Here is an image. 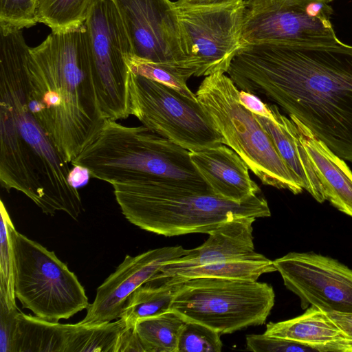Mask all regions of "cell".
<instances>
[{
    "label": "cell",
    "instance_id": "1f68e13d",
    "mask_svg": "<svg viewBox=\"0 0 352 352\" xmlns=\"http://www.w3.org/2000/svg\"><path fill=\"white\" fill-rule=\"evenodd\" d=\"M19 308L10 309L0 301V352H12Z\"/></svg>",
    "mask_w": 352,
    "mask_h": 352
},
{
    "label": "cell",
    "instance_id": "5b68a950",
    "mask_svg": "<svg viewBox=\"0 0 352 352\" xmlns=\"http://www.w3.org/2000/svg\"><path fill=\"white\" fill-rule=\"evenodd\" d=\"M91 177L115 183L162 179L213 192L190 160V151L144 125L105 120L93 140L71 162Z\"/></svg>",
    "mask_w": 352,
    "mask_h": 352
},
{
    "label": "cell",
    "instance_id": "ac0fdd59",
    "mask_svg": "<svg viewBox=\"0 0 352 352\" xmlns=\"http://www.w3.org/2000/svg\"><path fill=\"white\" fill-rule=\"evenodd\" d=\"M296 124L300 140L310 159L321 184L324 197L339 211L352 217V172L342 158L297 118L289 116Z\"/></svg>",
    "mask_w": 352,
    "mask_h": 352
},
{
    "label": "cell",
    "instance_id": "ba28073f",
    "mask_svg": "<svg viewBox=\"0 0 352 352\" xmlns=\"http://www.w3.org/2000/svg\"><path fill=\"white\" fill-rule=\"evenodd\" d=\"M14 294L23 308L52 322L68 319L90 305L77 276L52 251L10 226Z\"/></svg>",
    "mask_w": 352,
    "mask_h": 352
},
{
    "label": "cell",
    "instance_id": "d4e9b609",
    "mask_svg": "<svg viewBox=\"0 0 352 352\" xmlns=\"http://www.w3.org/2000/svg\"><path fill=\"white\" fill-rule=\"evenodd\" d=\"M185 321L176 313L162 314L138 321L135 330L144 352H177V345Z\"/></svg>",
    "mask_w": 352,
    "mask_h": 352
},
{
    "label": "cell",
    "instance_id": "52a82bcc",
    "mask_svg": "<svg viewBox=\"0 0 352 352\" xmlns=\"http://www.w3.org/2000/svg\"><path fill=\"white\" fill-rule=\"evenodd\" d=\"M267 283L202 277L180 282L170 311L221 333L263 324L274 305Z\"/></svg>",
    "mask_w": 352,
    "mask_h": 352
},
{
    "label": "cell",
    "instance_id": "d6986e66",
    "mask_svg": "<svg viewBox=\"0 0 352 352\" xmlns=\"http://www.w3.org/2000/svg\"><path fill=\"white\" fill-rule=\"evenodd\" d=\"M264 333L309 346L319 352H352V341L324 311L314 306H309L304 314L296 318L269 322Z\"/></svg>",
    "mask_w": 352,
    "mask_h": 352
},
{
    "label": "cell",
    "instance_id": "cb8c5ba5",
    "mask_svg": "<svg viewBox=\"0 0 352 352\" xmlns=\"http://www.w3.org/2000/svg\"><path fill=\"white\" fill-rule=\"evenodd\" d=\"M127 327L120 318L113 322L97 324H70L67 352H118Z\"/></svg>",
    "mask_w": 352,
    "mask_h": 352
},
{
    "label": "cell",
    "instance_id": "d590c367",
    "mask_svg": "<svg viewBox=\"0 0 352 352\" xmlns=\"http://www.w3.org/2000/svg\"><path fill=\"white\" fill-rule=\"evenodd\" d=\"M240 0H177V2L188 5L201 6V5H219L225 4Z\"/></svg>",
    "mask_w": 352,
    "mask_h": 352
},
{
    "label": "cell",
    "instance_id": "9c48e42d",
    "mask_svg": "<svg viewBox=\"0 0 352 352\" xmlns=\"http://www.w3.org/2000/svg\"><path fill=\"white\" fill-rule=\"evenodd\" d=\"M91 82L101 118L130 116V42L112 0H94L85 23Z\"/></svg>",
    "mask_w": 352,
    "mask_h": 352
},
{
    "label": "cell",
    "instance_id": "4dcf8cb0",
    "mask_svg": "<svg viewBox=\"0 0 352 352\" xmlns=\"http://www.w3.org/2000/svg\"><path fill=\"white\" fill-rule=\"evenodd\" d=\"M246 347L254 352H310L315 349L288 340L263 334L246 336Z\"/></svg>",
    "mask_w": 352,
    "mask_h": 352
},
{
    "label": "cell",
    "instance_id": "d6a6232c",
    "mask_svg": "<svg viewBox=\"0 0 352 352\" xmlns=\"http://www.w3.org/2000/svg\"><path fill=\"white\" fill-rule=\"evenodd\" d=\"M239 99L240 103L254 114L271 118L269 104L264 103L256 95L241 90L239 91Z\"/></svg>",
    "mask_w": 352,
    "mask_h": 352
},
{
    "label": "cell",
    "instance_id": "f1b7e54d",
    "mask_svg": "<svg viewBox=\"0 0 352 352\" xmlns=\"http://www.w3.org/2000/svg\"><path fill=\"white\" fill-rule=\"evenodd\" d=\"M220 333L198 322H186L178 341L177 352H220Z\"/></svg>",
    "mask_w": 352,
    "mask_h": 352
},
{
    "label": "cell",
    "instance_id": "ffe728a7",
    "mask_svg": "<svg viewBox=\"0 0 352 352\" xmlns=\"http://www.w3.org/2000/svg\"><path fill=\"white\" fill-rule=\"evenodd\" d=\"M269 106L272 111L270 118L254 114L256 118L268 133L280 155L302 188L318 202H324L321 184L300 140L296 124L283 115L276 104Z\"/></svg>",
    "mask_w": 352,
    "mask_h": 352
},
{
    "label": "cell",
    "instance_id": "44dd1931",
    "mask_svg": "<svg viewBox=\"0 0 352 352\" xmlns=\"http://www.w3.org/2000/svg\"><path fill=\"white\" fill-rule=\"evenodd\" d=\"M276 271L273 261L254 252L250 255L228 261L188 267L157 274L153 280L173 278L176 281L210 277L248 281H256L265 273Z\"/></svg>",
    "mask_w": 352,
    "mask_h": 352
},
{
    "label": "cell",
    "instance_id": "4316f807",
    "mask_svg": "<svg viewBox=\"0 0 352 352\" xmlns=\"http://www.w3.org/2000/svg\"><path fill=\"white\" fill-rule=\"evenodd\" d=\"M0 213V301L12 309L18 308L14 294V253L10 232L12 221L2 200Z\"/></svg>",
    "mask_w": 352,
    "mask_h": 352
},
{
    "label": "cell",
    "instance_id": "8d00e7d4",
    "mask_svg": "<svg viewBox=\"0 0 352 352\" xmlns=\"http://www.w3.org/2000/svg\"><path fill=\"white\" fill-rule=\"evenodd\" d=\"M318 1H324V2H326V3H328L332 0H318Z\"/></svg>",
    "mask_w": 352,
    "mask_h": 352
},
{
    "label": "cell",
    "instance_id": "6da1fadb",
    "mask_svg": "<svg viewBox=\"0 0 352 352\" xmlns=\"http://www.w3.org/2000/svg\"><path fill=\"white\" fill-rule=\"evenodd\" d=\"M226 73L241 90L275 103L352 162V45H246Z\"/></svg>",
    "mask_w": 352,
    "mask_h": 352
},
{
    "label": "cell",
    "instance_id": "7a4b0ae2",
    "mask_svg": "<svg viewBox=\"0 0 352 352\" xmlns=\"http://www.w3.org/2000/svg\"><path fill=\"white\" fill-rule=\"evenodd\" d=\"M30 47L23 30L0 27V184L30 198L47 215L77 220L83 210L72 169L33 112Z\"/></svg>",
    "mask_w": 352,
    "mask_h": 352
},
{
    "label": "cell",
    "instance_id": "7c38bea8",
    "mask_svg": "<svg viewBox=\"0 0 352 352\" xmlns=\"http://www.w3.org/2000/svg\"><path fill=\"white\" fill-rule=\"evenodd\" d=\"M175 2L194 76L226 73L243 47L244 0L206 6Z\"/></svg>",
    "mask_w": 352,
    "mask_h": 352
},
{
    "label": "cell",
    "instance_id": "e575fe53",
    "mask_svg": "<svg viewBox=\"0 0 352 352\" xmlns=\"http://www.w3.org/2000/svg\"><path fill=\"white\" fill-rule=\"evenodd\" d=\"M73 166L74 168L72 169L69 175V182L72 186L78 188L87 183L90 175L86 168L79 166Z\"/></svg>",
    "mask_w": 352,
    "mask_h": 352
},
{
    "label": "cell",
    "instance_id": "603a6c76",
    "mask_svg": "<svg viewBox=\"0 0 352 352\" xmlns=\"http://www.w3.org/2000/svg\"><path fill=\"white\" fill-rule=\"evenodd\" d=\"M180 282L172 278L148 281L136 289L127 298L120 318L129 327L142 319L170 311Z\"/></svg>",
    "mask_w": 352,
    "mask_h": 352
},
{
    "label": "cell",
    "instance_id": "5bb4252c",
    "mask_svg": "<svg viewBox=\"0 0 352 352\" xmlns=\"http://www.w3.org/2000/svg\"><path fill=\"white\" fill-rule=\"evenodd\" d=\"M273 262L302 309L352 313V269L348 266L315 252H289Z\"/></svg>",
    "mask_w": 352,
    "mask_h": 352
},
{
    "label": "cell",
    "instance_id": "8fae6325",
    "mask_svg": "<svg viewBox=\"0 0 352 352\" xmlns=\"http://www.w3.org/2000/svg\"><path fill=\"white\" fill-rule=\"evenodd\" d=\"M332 13L327 3L318 0H244L243 46L338 43Z\"/></svg>",
    "mask_w": 352,
    "mask_h": 352
},
{
    "label": "cell",
    "instance_id": "3957f363",
    "mask_svg": "<svg viewBox=\"0 0 352 352\" xmlns=\"http://www.w3.org/2000/svg\"><path fill=\"white\" fill-rule=\"evenodd\" d=\"M29 75L33 112L71 164L104 121L91 82L85 24L52 32L39 45L30 47Z\"/></svg>",
    "mask_w": 352,
    "mask_h": 352
},
{
    "label": "cell",
    "instance_id": "e0dca14e",
    "mask_svg": "<svg viewBox=\"0 0 352 352\" xmlns=\"http://www.w3.org/2000/svg\"><path fill=\"white\" fill-rule=\"evenodd\" d=\"M256 219L238 217L221 223L208 234L209 236L202 245L188 250L187 254L167 263L158 274L234 260L253 254L252 224Z\"/></svg>",
    "mask_w": 352,
    "mask_h": 352
},
{
    "label": "cell",
    "instance_id": "83f0119b",
    "mask_svg": "<svg viewBox=\"0 0 352 352\" xmlns=\"http://www.w3.org/2000/svg\"><path fill=\"white\" fill-rule=\"evenodd\" d=\"M131 72L170 87L188 98L198 101L187 85L192 74L170 65L144 60L131 54L128 60Z\"/></svg>",
    "mask_w": 352,
    "mask_h": 352
},
{
    "label": "cell",
    "instance_id": "f546056e",
    "mask_svg": "<svg viewBox=\"0 0 352 352\" xmlns=\"http://www.w3.org/2000/svg\"><path fill=\"white\" fill-rule=\"evenodd\" d=\"M37 0H0V27L19 30L38 22Z\"/></svg>",
    "mask_w": 352,
    "mask_h": 352
},
{
    "label": "cell",
    "instance_id": "2e32d148",
    "mask_svg": "<svg viewBox=\"0 0 352 352\" xmlns=\"http://www.w3.org/2000/svg\"><path fill=\"white\" fill-rule=\"evenodd\" d=\"M192 163L211 188L221 198L245 201L261 192L249 175V168L232 148L222 144L190 152Z\"/></svg>",
    "mask_w": 352,
    "mask_h": 352
},
{
    "label": "cell",
    "instance_id": "9a60e30c",
    "mask_svg": "<svg viewBox=\"0 0 352 352\" xmlns=\"http://www.w3.org/2000/svg\"><path fill=\"white\" fill-rule=\"evenodd\" d=\"M182 246L148 250L135 256L126 255L115 272L96 290L94 302L80 322L97 324L119 318L129 296L139 287L153 280L167 263L187 254Z\"/></svg>",
    "mask_w": 352,
    "mask_h": 352
},
{
    "label": "cell",
    "instance_id": "30bf717a",
    "mask_svg": "<svg viewBox=\"0 0 352 352\" xmlns=\"http://www.w3.org/2000/svg\"><path fill=\"white\" fill-rule=\"evenodd\" d=\"M130 113L153 132L190 152L223 144V138L198 101L131 72Z\"/></svg>",
    "mask_w": 352,
    "mask_h": 352
},
{
    "label": "cell",
    "instance_id": "4fadbf2b",
    "mask_svg": "<svg viewBox=\"0 0 352 352\" xmlns=\"http://www.w3.org/2000/svg\"><path fill=\"white\" fill-rule=\"evenodd\" d=\"M112 1L134 56L188 71L194 76L175 1Z\"/></svg>",
    "mask_w": 352,
    "mask_h": 352
},
{
    "label": "cell",
    "instance_id": "836d02e7",
    "mask_svg": "<svg viewBox=\"0 0 352 352\" xmlns=\"http://www.w3.org/2000/svg\"><path fill=\"white\" fill-rule=\"evenodd\" d=\"M341 331L352 341V313L325 312Z\"/></svg>",
    "mask_w": 352,
    "mask_h": 352
},
{
    "label": "cell",
    "instance_id": "484cf974",
    "mask_svg": "<svg viewBox=\"0 0 352 352\" xmlns=\"http://www.w3.org/2000/svg\"><path fill=\"white\" fill-rule=\"evenodd\" d=\"M94 0H37L38 23L52 32H65L82 26Z\"/></svg>",
    "mask_w": 352,
    "mask_h": 352
},
{
    "label": "cell",
    "instance_id": "7402d4cb",
    "mask_svg": "<svg viewBox=\"0 0 352 352\" xmlns=\"http://www.w3.org/2000/svg\"><path fill=\"white\" fill-rule=\"evenodd\" d=\"M70 324L49 321L20 311L12 352H67Z\"/></svg>",
    "mask_w": 352,
    "mask_h": 352
},
{
    "label": "cell",
    "instance_id": "8992f818",
    "mask_svg": "<svg viewBox=\"0 0 352 352\" xmlns=\"http://www.w3.org/2000/svg\"><path fill=\"white\" fill-rule=\"evenodd\" d=\"M239 89L223 72L206 76L196 92L198 102L223 138L263 184L301 193L298 179L278 152L254 114L242 105Z\"/></svg>",
    "mask_w": 352,
    "mask_h": 352
},
{
    "label": "cell",
    "instance_id": "277c9868",
    "mask_svg": "<svg viewBox=\"0 0 352 352\" xmlns=\"http://www.w3.org/2000/svg\"><path fill=\"white\" fill-rule=\"evenodd\" d=\"M111 186L122 213L130 223L165 236L209 234L228 220L271 215L267 200L259 195L236 202L162 179L128 181Z\"/></svg>",
    "mask_w": 352,
    "mask_h": 352
}]
</instances>
